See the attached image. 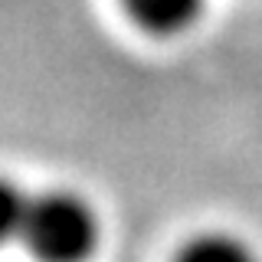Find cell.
I'll return each mask as SVG.
<instances>
[{
    "instance_id": "cell-2",
    "label": "cell",
    "mask_w": 262,
    "mask_h": 262,
    "mask_svg": "<svg viewBox=\"0 0 262 262\" xmlns=\"http://www.w3.org/2000/svg\"><path fill=\"white\" fill-rule=\"evenodd\" d=\"M121 7L144 33L174 36L190 30V23L203 10V0H121Z\"/></svg>"
},
{
    "instance_id": "cell-1",
    "label": "cell",
    "mask_w": 262,
    "mask_h": 262,
    "mask_svg": "<svg viewBox=\"0 0 262 262\" xmlns=\"http://www.w3.org/2000/svg\"><path fill=\"white\" fill-rule=\"evenodd\" d=\"M98 213L79 193L49 190L33 196L23 246L39 262H85L98 246Z\"/></svg>"
},
{
    "instance_id": "cell-4",
    "label": "cell",
    "mask_w": 262,
    "mask_h": 262,
    "mask_svg": "<svg viewBox=\"0 0 262 262\" xmlns=\"http://www.w3.org/2000/svg\"><path fill=\"white\" fill-rule=\"evenodd\" d=\"M30 203H33V196L16 180L0 177V249L13 246V243H23L27 220H30Z\"/></svg>"
},
{
    "instance_id": "cell-3",
    "label": "cell",
    "mask_w": 262,
    "mask_h": 262,
    "mask_svg": "<svg viewBox=\"0 0 262 262\" xmlns=\"http://www.w3.org/2000/svg\"><path fill=\"white\" fill-rule=\"evenodd\" d=\"M174 262H259V256L233 233H200L177 252Z\"/></svg>"
}]
</instances>
